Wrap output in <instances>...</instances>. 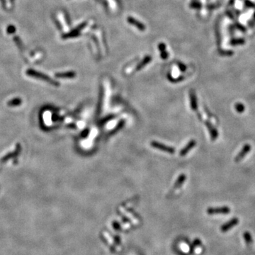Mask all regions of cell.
<instances>
[{
    "label": "cell",
    "instance_id": "1",
    "mask_svg": "<svg viewBox=\"0 0 255 255\" xmlns=\"http://www.w3.org/2000/svg\"><path fill=\"white\" fill-rule=\"evenodd\" d=\"M230 212V209L228 207H216V208H209L207 210L208 214H227Z\"/></svg>",
    "mask_w": 255,
    "mask_h": 255
},
{
    "label": "cell",
    "instance_id": "2",
    "mask_svg": "<svg viewBox=\"0 0 255 255\" xmlns=\"http://www.w3.org/2000/svg\"><path fill=\"white\" fill-rule=\"evenodd\" d=\"M151 145L156 149L160 150H162V151L167 152V153H170V154H173L174 153V152H175V150H174L173 147L167 146V145H163L162 144V143H160L157 142H155V141L152 142Z\"/></svg>",
    "mask_w": 255,
    "mask_h": 255
},
{
    "label": "cell",
    "instance_id": "3",
    "mask_svg": "<svg viewBox=\"0 0 255 255\" xmlns=\"http://www.w3.org/2000/svg\"><path fill=\"white\" fill-rule=\"evenodd\" d=\"M238 223H239V219L237 218H234L231 219L230 221H228L227 223H225L224 225H223L222 226H221L220 230L223 232H225L228 231V230H230V229H232V227H234L235 225H238Z\"/></svg>",
    "mask_w": 255,
    "mask_h": 255
},
{
    "label": "cell",
    "instance_id": "4",
    "mask_svg": "<svg viewBox=\"0 0 255 255\" xmlns=\"http://www.w3.org/2000/svg\"><path fill=\"white\" fill-rule=\"evenodd\" d=\"M251 150V145L249 144H246L243 146L242 149L241 150V151L239 153L238 155L236 156L235 157V162H240V161L242 160V159L245 157L247 155V154L249 153V152Z\"/></svg>",
    "mask_w": 255,
    "mask_h": 255
},
{
    "label": "cell",
    "instance_id": "5",
    "mask_svg": "<svg viewBox=\"0 0 255 255\" xmlns=\"http://www.w3.org/2000/svg\"><path fill=\"white\" fill-rule=\"evenodd\" d=\"M205 126L207 127L208 130H209L210 134H211V137L212 140H216L218 136V131H217V130L215 128L212 126L211 123H209V121H205Z\"/></svg>",
    "mask_w": 255,
    "mask_h": 255
},
{
    "label": "cell",
    "instance_id": "6",
    "mask_svg": "<svg viewBox=\"0 0 255 255\" xmlns=\"http://www.w3.org/2000/svg\"><path fill=\"white\" fill-rule=\"evenodd\" d=\"M196 141L194 140H191L188 144L186 145V146L183 148L182 150L180 151V155L181 156H184L187 155V154L189 153V152L191 150L192 148H194V146L196 145Z\"/></svg>",
    "mask_w": 255,
    "mask_h": 255
},
{
    "label": "cell",
    "instance_id": "7",
    "mask_svg": "<svg viewBox=\"0 0 255 255\" xmlns=\"http://www.w3.org/2000/svg\"><path fill=\"white\" fill-rule=\"evenodd\" d=\"M190 102H191V107L193 111H196L198 109V104L197 99L195 94V92L194 91H190Z\"/></svg>",
    "mask_w": 255,
    "mask_h": 255
},
{
    "label": "cell",
    "instance_id": "8",
    "mask_svg": "<svg viewBox=\"0 0 255 255\" xmlns=\"http://www.w3.org/2000/svg\"><path fill=\"white\" fill-rule=\"evenodd\" d=\"M185 179H186V176L184 175V174H182V175H180L179 176V178L177 179V180H176L175 184H174V189H177V188L179 187L180 186H182L183 184H184Z\"/></svg>",
    "mask_w": 255,
    "mask_h": 255
},
{
    "label": "cell",
    "instance_id": "9",
    "mask_svg": "<svg viewBox=\"0 0 255 255\" xmlns=\"http://www.w3.org/2000/svg\"><path fill=\"white\" fill-rule=\"evenodd\" d=\"M244 238H245V242L247 246H251L252 244V238L251 236V234L249 232H245L244 233Z\"/></svg>",
    "mask_w": 255,
    "mask_h": 255
},
{
    "label": "cell",
    "instance_id": "10",
    "mask_svg": "<svg viewBox=\"0 0 255 255\" xmlns=\"http://www.w3.org/2000/svg\"><path fill=\"white\" fill-rule=\"evenodd\" d=\"M235 110L238 113H242L245 109V106L242 104H241V103H238V104L235 105Z\"/></svg>",
    "mask_w": 255,
    "mask_h": 255
},
{
    "label": "cell",
    "instance_id": "11",
    "mask_svg": "<svg viewBox=\"0 0 255 255\" xmlns=\"http://www.w3.org/2000/svg\"><path fill=\"white\" fill-rule=\"evenodd\" d=\"M15 31V28L13 26H10L8 28V32L9 33H13Z\"/></svg>",
    "mask_w": 255,
    "mask_h": 255
}]
</instances>
